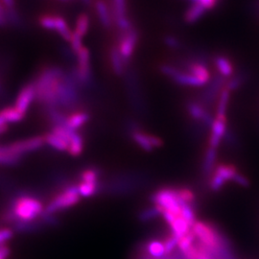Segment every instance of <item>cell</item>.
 Wrapping results in <instances>:
<instances>
[{
  "instance_id": "cell-22",
  "label": "cell",
  "mask_w": 259,
  "mask_h": 259,
  "mask_svg": "<svg viewBox=\"0 0 259 259\" xmlns=\"http://www.w3.org/2000/svg\"><path fill=\"white\" fill-rule=\"evenodd\" d=\"M22 157L15 154L9 145H0V165L2 166H16Z\"/></svg>"
},
{
  "instance_id": "cell-6",
  "label": "cell",
  "mask_w": 259,
  "mask_h": 259,
  "mask_svg": "<svg viewBox=\"0 0 259 259\" xmlns=\"http://www.w3.org/2000/svg\"><path fill=\"white\" fill-rule=\"evenodd\" d=\"M117 41L116 47L121 55L124 58V60L130 64V61L132 60L133 56L135 54L137 47L139 45V35L136 26L128 31L117 33Z\"/></svg>"
},
{
  "instance_id": "cell-21",
  "label": "cell",
  "mask_w": 259,
  "mask_h": 259,
  "mask_svg": "<svg viewBox=\"0 0 259 259\" xmlns=\"http://www.w3.org/2000/svg\"><path fill=\"white\" fill-rule=\"evenodd\" d=\"M45 142L50 148L54 149L58 152H65L67 153L68 144L64 138L57 135L53 132H48L46 135H44Z\"/></svg>"
},
{
  "instance_id": "cell-32",
  "label": "cell",
  "mask_w": 259,
  "mask_h": 259,
  "mask_svg": "<svg viewBox=\"0 0 259 259\" xmlns=\"http://www.w3.org/2000/svg\"><path fill=\"white\" fill-rule=\"evenodd\" d=\"M100 173L97 168H87L80 175V181L81 182H87V183H100Z\"/></svg>"
},
{
  "instance_id": "cell-30",
  "label": "cell",
  "mask_w": 259,
  "mask_h": 259,
  "mask_svg": "<svg viewBox=\"0 0 259 259\" xmlns=\"http://www.w3.org/2000/svg\"><path fill=\"white\" fill-rule=\"evenodd\" d=\"M231 93L232 92H230L226 87H224L222 92L218 97V103H217V108H216V115H226L229 102H230Z\"/></svg>"
},
{
  "instance_id": "cell-33",
  "label": "cell",
  "mask_w": 259,
  "mask_h": 259,
  "mask_svg": "<svg viewBox=\"0 0 259 259\" xmlns=\"http://www.w3.org/2000/svg\"><path fill=\"white\" fill-rule=\"evenodd\" d=\"M195 235L193 232H189L187 233L186 235H185L184 237H182L179 243H178V247L179 249L181 250V251L183 253H185L187 250H189L192 246H193V243H194Z\"/></svg>"
},
{
  "instance_id": "cell-8",
  "label": "cell",
  "mask_w": 259,
  "mask_h": 259,
  "mask_svg": "<svg viewBox=\"0 0 259 259\" xmlns=\"http://www.w3.org/2000/svg\"><path fill=\"white\" fill-rule=\"evenodd\" d=\"M195 237H197L207 250H217L219 248V237L210 226L200 221H196L192 226Z\"/></svg>"
},
{
  "instance_id": "cell-2",
  "label": "cell",
  "mask_w": 259,
  "mask_h": 259,
  "mask_svg": "<svg viewBox=\"0 0 259 259\" xmlns=\"http://www.w3.org/2000/svg\"><path fill=\"white\" fill-rule=\"evenodd\" d=\"M80 200L81 196L78 192L77 185H67L64 190L56 195L45 206V212L56 214L74 206L80 202Z\"/></svg>"
},
{
  "instance_id": "cell-44",
  "label": "cell",
  "mask_w": 259,
  "mask_h": 259,
  "mask_svg": "<svg viewBox=\"0 0 259 259\" xmlns=\"http://www.w3.org/2000/svg\"><path fill=\"white\" fill-rule=\"evenodd\" d=\"M11 250L6 244L0 245V259H7L9 257Z\"/></svg>"
},
{
  "instance_id": "cell-42",
  "label": "cell",
  "mask_w": 259,
  "mask_h": 259,
  "mask_svg": "<svg viewBox=\"0 0 259 259\" xmlns=\"http://www.w3.org/2000/svg\"><path fill=\"white\" fill-rule=\"evenodd\" d=\"M232 181H233L235 184L241 185V186H243V187H247V186H249V185H250L249 180H248L246 177L243 176L240 173H238V172L236 173L235 176L233 177Z\"/></svg>"
},
{
  "instance_id": "cell-37",
  "label": "cell",
  "mask_w": 259,
  "mask_h": 259,
  "mask_svg": "<svg viewBox=\"0 0 259 259\" xmlns=\"http://www.w3.org/2000/svg\"><path fill=\"white\" fill-rule=\"evenodd\" d=\"M40 222L44 224L45 227H57L59 226V219L55 216V214H48L45 211L38 218Z\"/></svg>"
},
{
  "instance_id": "cell-47",
  "label": "cell",
  "mask_w": 259,
  "mask_h": 259,
  "mask_svg": "<svg viewBox=\"0 0 259 259\" xmlns=\"http://www.w3.org/2000/svg\"><path fill=\"white\" fill-rule=\"evenodd\" d=\"M8 131V126H0V136Z\"/></svg>"
},
{
  "instance_id": "cell-48",
  "label": "cell",
  "mask_w": 259,
  "mask_h": 259,
  "mask_svg": "<svg viewBox=\"0 0 259 259\" xmlns=\"http://www.w3.org/2000/svg\"><path fill=\"white\" fill-rule=\"evenodd\" d=\"M3 85H2V83H0V95L3 93Z\"/></svg>"
},
{
  "instance_id": "cell-46",
  "label": "cell",
  "mask_w": 259,
  "mask_h": 259,
  "mask_svg": "<svg viewBox=\"0 0 259 259\" xmlns=\"http://www.w3.org/2000/svg\"><path fill=\"white\" fill-rule=\"evenodd\" d=\"M8 20L4 17V16H1L0 15V27H6L8 26Z\"/></svg>"
},
{
  "instance_id": "cell-28",
  "label": "cell",
  "mask_w": 259,
  "mask_h": 259,
  "mask_svg": "<svg viewBox=\"0 0 259 259\" xmlns=\"http://www.w3.org/2000/svg\"><path fill=\"white\" fill-rule=\"evenodd\" d=\"M216 159H217V149L209 147L205 152L204 162H203V171L205 175H209L214 171Z\"/></svg>"
},
{
  "instance_id": "cell-43",
  "label": "cell",
  "mask_w": 259,
  "mask_h": 259,
  "mask_svg": "<svg viewBox=\"0 0 259 259\" xmlns=\"http://www.w3.org/2000/svg\"><path fill=\"white\" fill-rule=\"evenodd\" d=\"M202 6H204L205 10H211L215 7L217 0H197Z\"/></svg>"
},
{
  "instance_id": "cell-5",
  "label": "cell",
  "mask_w": 259,
  "mask_h": 259,
  "mask_svg": "<svg viewBox=\"0 0 259 259\" xmlns=\"http://www.w3.org/2000/svg\"><path fill=\"white\" fill-rule=\"evenodd\" d=\"M129 135L139 148L148 153L153 152L155 149L160 148L163 145V141L160 138L143 131L137 123L130 124Z\"/></svg>"
},
{
  "instance_id": "cell-25",
  "label": "cell",
  "mask_w": 259,
  "mask_h": 259,
  "mask_svg": "<svg viewBox=\"0 0 259 259\" xmlns=\"http://www.w3.org/2000/svg\"><path fill=\"white\" fill-rule=\"evenodd\" d=\"M169 226L171 229L172 235H174L179 240L187 233H189L190 228H191V226L182 216L177 217L176 220Z\"/></svg>"
},
{
  "instance_id": "cell-16",
  "label": "cell",
  "mask_w": 259,
  "mask_h": 259,
  "mask_svg": "<svg viewBox=\"0 0 259 259\" xmlns=\"http://www.w3.org/2000/svg\"><path fill=\"white\" fill-rule=\"evenodd\" d=\"M109 62L113 74L124 76L129 69V64L124 60L116 46L111 47L109 52Z\"/></svg>"
},
{
  "instance_id": "cell-49",
  "label": "cell",
  "mask_w": 259,
  "mask_h": 259,
  "mask_svg": "<svg viewBox=\"0 0 259 259\" xmlns=\"http://www.w3.org/2000/svg\"><path fill=\"white\" fill-rule=\"evenodd\" d=\"M60 1H69V0H60Z\"/></svg>"
},
{
  "instance_id": "cell-10",
  "label": "cell",
  "mask_w": 259,
  "mask_h": 259,
  "mask_svg": "<svg viewBox=\"0 0 259 259\" xmlns=\"http://www.w3.org/2000/svg\"><path fill=\"white\" fill-rule=\"evenodd\" d=\"M237 172L236 167L232 164L218 165L213 171L212 178L210 180V188L213 191L220 190L228 181H232Z\"/></svg>"
},
{
  "instance_id": "cell-27",
  "label": "cell",
  "mask_w": 259,
  "mask_h": 259,
  "mask_svg": "<svg viewBox=\"0 0 259 259\" xmlns=\"http://www.w3.org/2000/svg\"><path fill=\"white\" fill-rule=\"evenodd\" d=\"M146 250L152 257L156 259L162 258L166 254L164 243L161 241H150L146 246Z\"/></svg>"
},
{
  "instance_id": "cell-1",
  "label": "cell",
  "mask_w": 259,
  "mask_h": 259,
  "mask_svg": "<svg viewBox=\"0 0 259 259\" xmlns=\"http://www.w3.org/2000/svg\"><path fill=\"white\" fill-rule=\"evenodd\" d=\"M45 211V205L35 197L21 195L15 198L9 207L2 214L3 222L14 224L17 221L37 220Z\"/></svg>"
},
{
  "instance_id": "cell-19",
  "label": "cell",
  "mask_w": 259,
  "mask_h": 259,
  "mask_svg": "<svg viewBox=\"0 0 259 259\" xmlns=\"http://www.w3.org/2000/svg\"><path fill=\"white\" fill-rule=\"evenodd\" d=\"M84 141L83 136L79 132H73L68 139L67 154L71 157H79L83 154Z\"/></svg>"
},
{
  "instance_id": "cell-34",
  "label": "cell",
  "mask_w": 259,
  "mask_h": 259,
  "mask_svg": "<svg viewBox=\"0 0 259 259\" xmlns=\"http://www.w3.org/2000/svg\"><path fill=\"white\" fill-rule=\"evenodd\" d=\"M181 207H182V217L186 220L188 224L192 227L196 222L195 220V214L190 204H186L185 202H181Z\"/></svg>"
},
{
  "instance_id": "cell-26",
  "label": "cell",
  "mask_w": 259,
  "mask_h": 259,
  "mask_svg": "<svg viewBox=\"0 0 259 259\" xmlns=\"http://www.w3.org/2000/svg\"><path fill=\"white\" fill-rule=\"evenodd\" d=\"M91 27V19H90V16L88 14H84L82 13L80 14L76 21H75V27L73 32L77 36H79L80 37L83 38L84 36L88 34L89 30Z\"/></svg>"
},
{
  "instance_id": "cell-39",
  "label": "cell",
  "mask_w": 259,
  "mask_h": 259,
  "mask_svg": "<svg viewBox=\"0 0 259 259\" xmlns=\"http://www.w3.org/2000/svg\"><path fill=\"white\" fill-rule=\"evenodd\" d=\"M14 231L10 228L0 229V245L6 244L14 237Z\"/></svg>"
},
{
  "instance_id": "cell-29",
  "label": "cell",
  "mask_w": 259,
  "mask_h": 259,
  "mask_svg": "<svg viewBox=\"0 0 259 259\" xmlns=\"http://www.w3.org/2000/svg\"><path fill=\"white\" fill-rule=\"evenodd\" d=\"M99 183H87L81 182L77 185L78 192L81 196V198H91L96 194L99 190Z\"/></svg>"
},
{
  "instance_id": "cell-3",
  "label": "cell",
  "mask_w": 259,
  "mask_h": 259,
  "mask_svg": "<svg viewBox=\"0 0 259 259\" xmlns=\"http://www.w3.org/2000/svg\"><path fill=\"white\" fill-rule=\"evenodd\" d=\"M151 201L155 205L159 206L163 211H169L176 216H182V207L176 188H160L152 194Z\"/></svg>"
},
{
  "instance_id": "cell-45",
  "label": "cell",
  "mask_w": 259,
  "mask_h": 259,
  "mask_svg": "<svg viewBox=\"0 0 259 259\" xmlns=\"http://www.w3.org/2000/svg\"><path fill=\"white\" fill-rule=\"evenodd\" d=\"M3 5L6 7V9L11 10L16 8V2L15 0H0Z\"/></svg>"
},
{
  "instance_id": "cell-13",
  "label": "cell",
  "mask_w": 259,
  "mask_h": 259,
  "mask_svg": "<svg viewBox=\"0 0 259 259\" xmlns=\"http://www.w3.org/2000/svg\"><path fill=\"white\" fill-rule=\"evenodd\" d=\"M93 8L97 19L104 29L111 30L114 27L113 16L110 3H108L106 0H94Z\"/></svg>"
},
{
  "instance_id": "cell-35",
  "label": "cell",
  "mask_w": 259,
  "mask_h": 259,
  "mask_svg": "<svg viewBox=\"0 0 259 259\" xmlns=\"http://www.w3.org/2000/svg\"><path fill=\"white\" fill-rule=\"evenodd\" d=\"M187 259H212L209 252L207 251V250L203 247H196L194 250H192L188 256Z\"/></svg>"
},
{
  "instance_id": "cell-24",
  "label": "cell",
  "mask_w": 259,
  "mask_h": 259,
  "mask_svg": "<svg viewBox=\"0 0 259 259\" xmlns=\"http://www.w3.org/2000/svg\"><path fill=\"white\" fill-rule=\"evenodd\" d=\"M205 11H206L205 8L200 3L193 2V4L185 11L184 19L186 23L192 24L197 22L201 18H203Z\"/></svg>"
},
{
  "instance_id": "cell-18",
  "label": "cell",
  "mask_w": 259,
  "mask_h": 259,
  "mask_svg": "<svg viewBox=\"0 0 259 259\" xmlns=\"http://www.w3.org/2000/svg\"><path fill=\"white\" fill-rule=\"evenodd\" d=\"M25 114L13 107H6L0 111V126H8L11 123H18L23 120Z\"/></svg>"
},
{
  "instance_id": "cell-23",
  "label": "cell",
  "mask_w": 259,
  "mask_h": 259,
  "mask_svg": "<svg viewBox=\"0 0 259 259\" xmlns=\"http://www.w3.org/2000/svg\"><path fill=\"white\" fill-rule=\"evenodd\" d=\"M214 64L219 72L224 78H230L233 74V65L229 58L223 55L216 56L214 58Z\"/></svg>"
},
{
  "instance_id": "cell-36",
  "label": "cell",
  "mask_w": 259,
  "mask_h": 259,
  "mask_svg": "<svg viewBox=\"0 0 259 259\" xmlns=\"http://www.w3.org/2000/svg\"><path fill=\"white\" fill-rule=\"evenodd\" d=\"M243 83H244V76H243V74L235 75V76L231 77V79L226 83L225 87L230 92H233V91L237 90L238 88H240Z\"/></svg>"
},
{
  "instance_id": "cell-11",
  "label": "cell",
  "mask_w": 259,
  "mask_h": 259,
  "mask_svg": "<svg viewBox=\"0 0 259 259\" xmlns=\"http://www.w3.org/2000/svg\"><path fill=\"white\" fill-rule=\"evenodd\" d=\"M35 101H36V89H35V84L32 81L20 89L16 97L14 107L26 115L32 104Z\"/></svg>"
},
{
  "instance_id": "cell-15",
  "label": "cell",
  "mask_w": 259,
  "mask_h": 259,
  "mask_svg": "<svg viewBox=\"0 0 259 259\" xmlns=\"http://www.w3.org/2000/svg\"><path fill=\"white\" fill-rule=\"evenodd\" d=\"M91 119L90 112L83 110H75L67 113L65 118V126L71 131L79 132Z\"/></svg>"
},
{
  "instance_id": "cell-17",
  "label": "cell",
  "mask_w": 259,
  "mask_h": 259,
  "mask_svg": "<svg viewBox=\"0 0 259 259\" xmlns=\"http://www.w3.org/2000/svg\"><path fill=\"white\" fill-rule=\"evenodd\" d=\"M225 82V78L221 75H216L214 77L211 83L208 85V88L204 91L202 95V101L203 105H211L215 99H218L220 93L222 92L223 85Z\"/></svg>"
},
{
  "instance_id": "cell-41",
  "label": "cell",
  "mask_w": 259,
  "mask_h": 259,
  "mask_svg": "<svg viewBox=\"0 0 259 259\" xmlns=\"http://www.w3.org/2000/svg\"><path fill=\"white\" fill-rule=\"evenodd\" d=\"M165 45L172 49H179L180 47H182L180 39L177 38L176 37H173V36H167L165 37Z\"/></svg>"
},
{
  "instance_id": "cell-12",
  "label": "cell",
  "mask_w": 259,
  "mask_h": 259,
  "mask_svg": "<svg viewBox=\"0 0 259 259\" xmlns=\"http://www.w3.org/2000/svg\"><path fill=\"white\" fill-rule=\"evenodd\" d=\"M186 108L192 119L201 122L205 128H211L214 118L205 106L197 101H191L187 104Z\"/></svg>"
},
{
  "instance_id": "cell-31",
  "label": "cell",
  "mask_w": 259,
  "mask_h": 259,
  "mask_svg": "<svg viewBox=\"0 0 259 259\" xmlns=\"http://www.w3.org/2000/svg\"><path fill=\"white\" fill-rule=\"evenodd\" d=\"M163 210L157 206V205H153L151 207H147L143 210H141L139 214V219L141 222H149L154 219H157L158 216L162 215Z\"/></svg>"
},
{
  "instance_id": "cell-20",
  "label": "cell",
  "mask_w": 259,
  "mask_h": 259,
  "mask_svg": "<svg viewBox=\"0 0 259 259\" xmlns=\"http://www.w3.org/2000/svg\"><path fill=\"white\" fill-rule=\"evenodd\" d=\"M44 224L40 220L34 221H17L12 224V230L18 233H34L44 228Z\"/></svg>"
},
{
  "instance_id": "cell-38",
  "label": "cell",
  "mask_w": 259,
  "mask_h": 259,
  "mask_svg": "<svg viewBox=\"0 0 259 259\" xmlns=\"http://www.w3.org/2000/svg\"><path fill=\"white\" fill-rule=\"evenodd\" d=\"M179 198L186 204H191L194 201L195 196L193 192L187 188H180L178 189Z\"/></svg>"
},
{
  "instance_id": "cell-4",
  "label": "cell",
  "mask_w": 259,
  "mask_h": 259,
  "mask_svg": "<svg viewBox=\"0 0 259 259\" xmlns=\"http://www.w3.org/2000/svg\"><path fill=\"white\" fill-rule=\"evenodd\" d=\"M37 22L40 27L55 32L66 42L70 41L73 30L63 17L52 14H45L38 17Z\"/></svg>"
},
{
  "instance_id": "cell-9",
  "label": "cell",
  "mask_w": 259,
  "mask_h": 259,
  "mask_svg": "<svg viewBox=\"0 0 259 259\" xmlns=\"http://www.w3.org/2000/svg\"><path fill=\"white\" fill-rule=\"evenodd\" d=\"M45 145L46 142L44 136H36L33 138L15 141L9 144V147L15 154L23 157L30 153L37 152V150L42 148Z\"/></svg>"
},
{
  "instance_id": "cell-14",
  "label": "cell",
  "mask_w": 259,
  "mask_h": 259,
  "mask_svg": "<svg viewBox=\"0 0 259 259\" xmlns=\"http://www.w3.org/2000/svg\"><path fill=\"white\" fill-rule=\"evenodd\" d=\"M210 130L211 134L209 137V147L217 149L227 133V116L216 115Z\"/></svg>"
},
{
  "instance_id": "cell-40",
  "label": "cell",
  "mask_w": 259,
  "mask_h": 259,
  "mask_svg": "<svg viewBox=\"0 0 259 259\" xmlns=\"http://www.w3.org/2000/svg\"><path fill=\"white\" fill-rule=\"evenodd\" d=\"M163 243H164V246H165L166 254H168V253H171V252L174 250V249L176 248L177 246H178L179 239H178L177 237H175L174 235L171 234V236H169Z\"/></svg>"
},
{
  "instance_id": "cell-7",
  "label": "cell",
  "mask_w": 259,
  "mask_h": 259,
  "mask_svg": "<svg viewBox=\"0 0 259 259\" xmlns=\"http://www.w3.org/2000/svg\"><path fill=\"white\" fill-rule=\"evenodd\" d=\"M110 5L113 16L114 28H116L117 33L125 32L135 27V24L129 17L128 0H111Z\"/></svg>"
}]
</instances>
